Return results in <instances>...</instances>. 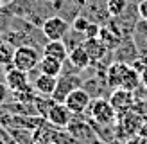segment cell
<instances>
[{
	"label": "cell",
	"mask_w": 147,
	"mask_h": 144,
	"mask_svg": "<svg viewBox=\"0 0 147 144\" xmlns=\"http://www.w3.org/2000/svg\"><path fill=\"white\" fill-rule=\"evenodd\" d=\"M7 96H9V88H7V85L0 81V105L4 103V101L7 99Z\"/></svg>",
	"instance_id": "d4e9b609"
},
{
	"label": "cell",
	"mask_w": 147,
	"mask_h": 144,
	"mask_svg": "<svg viewBox=\"0 0 147 144\" xmlns=\"http://www.w3.org/2000/svg\"><path fill=\"white\" fill-rule=\"evenodd\" d=\"M40 54L38 50L31 45H20L14 49V58H13V67L24 72H31L40 65Z\"/></svg>",
	"instance_id": "7a4b0ae2"
},
{
	"label": "cell",
	"mask_w": 147,
	"mask_h": 144,
	"mask_svg": "<svg viewBox=\"0 0 147 144\" xmlns=\"http://www.w3.org/2000/svg\"><path fill=\"white\" fill-rule=\"evenodd\" d=\"M72 112L67 108L65 103H54L47 113V121L56 128H67L72 122Z\"/></svg>",
	"instance_id": "52a82bcc"
},
{
	"label": "cell",
	"mask_w": 147,
	"mask_h": 144,
	"mask_svg": "<svg viewBox=\"0 0 147 144\" xmlns=\"http://www.w3.org/2000/svg\"><path fill=\"white\" fill-rule=\"evenodd\" d=\"M13 58H14V49L5 41H0V65L2 67H13Z\"/></svg>",
	"instance_id": "d6986e66"
},
{
	"label": "cell",
	"mask_w": 147,
	"mask_h": 144,
	"mask_svg": "<svg viewBox=\"0 0 147 144\" xmlns=\"http://www.w3.org/2000/svg\"><path fill=\"white\" fill-rule=\"evenodd\" d=\"M97 38L100 40V43H102V45H104L108 50H113V49H117V47L120 45L122 34L117 31V29L109 27V25H104V27H100Z\"/></svg>",
	"instance_id": "8fae6325"
},
{
	"label": "cell",
	"mask_w": 147,
	"mask_h": 144,
	"mask_svg": "<svg viewBox=\"0 0 147 144\" xmlns=\"http://www.w3.org/2000/svg\"><path fill=\"white\" fill-rule=\"evenodd\" d=\"M45 2H56V0H45Z\"/></svg>",
	"instance_id": "f1b7e54d"
},
{
	"label": "cell",
	"mask_w": 147,
	"mask_h": 144,
	"mask_svg": "<svg viewBox=\"0 0 147 144\" xmlns=\"http://www.w3.org/2000/svg\"><path fill=\"white\" fill-rule=\"evenodd\" d=\"M49 144H59V142H54V141H52V142H49Z\"/></svg>",
	"instance_id": "83f0119b"
},
{
	"label": "cell",
	"mask_w": 147,
	"mask_h": 144,
	"mask_svg": "<svg viewBox=\"0 0 147 144\" xmlns=\"http://www.w3.org/2000/svg\"><path fill=\"white\" fill-rule=\"evenodd\" d=\"M67 128H68L70 135H72V137H74L76 141H81L83 137H88V135H92V133H90V130H92V128L88 126L86 122H76V121H74V122H70V124H68Z\"/></svg>",
	"instance_id": "ac0fdd59"
},
{
	"label": "cell",
	"mask_w": 147,
	"mask_h": 144,
	"mask_svg": "<svg viewBox=\"0 0 147 144\" xmlns=\"http://www.w3.org/2000/svg\"><path fill=\"white\" fill-rule=\"evenodd\" d=\"M43 54L50 56V58H56V60H59L61 63L65 60H68V50L65 47L63 40H49L45 43V47H43Z\"/></svg>",
	"instance_id": "7c38bea8"
},
{
	"label": "cell",
	"mask_w": 147,
	"mask_h": 144,
	"mask_svg": "<svg viewBox=\"0 0 147 144\" xmlns=\"http://www.w3.org/2000/svg\"><path fill=\"white\" fill-rule=\"evenodd\" d=\"M127 69H129V65L124 63V61H115V63H111L108 67V70H106V85L109 86V88H113V90L115 88H120Z\"/></svg>",
	"instance_id": "ba28073f"
},
{
	"label": "cell",
	"mask_w": 147,
	"mask_h": 144,
	"mask_svg": "<svg viewBox=\"0 0 147 144\" xmlns=\"http://www.w3.org/2000/svg\"><path fill=\"white\" fill-rule=\"evenodd\" d=\"M145 43H147V40H145Z\"/></svg>",
	"instance_id": "1f68e13d"
},
{
	"label": "cell",
	"mask_w": 147,
	"mask_h": 144,
	"mask_svg": "<svg viewBox=\"0 0 147 144\" xmlns=\"http://www.w3.org/2000/svg\"><path fill=\"white\" fill-rule=\"evenodd\" d=\"M68 61L72 63V67L77 69V70H84L92 65L90 56H88V52L81 45H77L76 49H72L68 52Z\"/></svg>",
	"instance_id": "4fadbf2b"
},
{
	"label": "cell",
	"mask_w": 147,
	"mask_h": 144,
	"mask_svg": "<svg viewBox=\"0 0 147 144\" xmlns=\"http://www.w3.org/2000/svg\"><path fill=\"white\" fill-rule=\"evenodd\" d=\"M0 144H4V142H2V141H0Z\"/></svg>",
	"instance_id": "f546056e"
},
{
	"label": "cell",
	"mask_w": 147,
	"mask_h": 144,
	"mask_svg": "<svg viewBox=\"0 0 147 144\" xmlns=\"http://www.w3.org/2000/svg\"><path fill=\"white\" fill-rule=\"evenodd\" d=\"M117 117H120V128L127 135H135V133H138V130L142 128V115L136 113V112L129 110L122 115H117Z\"/></svg>",
	"instance_id": "30bf717a"
},
{
	"label": "cell",
	"mask_w": 147,
	"mask_h": 144,
	"mask_svg": "<svg viewBox=\"0 0 147 144\" xmlns=\"http://www.w3.org/2000/svg\"><path fill=\"white\" fill-rule=\"evenodd\" d=\"M81 86V79L77 76H59L57 77V85H56V90L52 94V99L56 103H63L67 96Z\"/></svg>",
	"instance_id": "8992f818"
},
{
	"label": "cell",
	"mask_w": 147,
	"mask_h": 144,
	"mask_svg": "<svg viewBox=\"0 0 147 144\" xmlns=\"http://www.w3.org/2000/svg\"><path fill=\"white\" fill-rule=\"evenodd\" d=\"M145 121H147V115H145Z\"/></svg>",
	"instance_id": "4dcf8cb0"
},
{
	"label": "cell",
	"mask_w": 147,
	"mask_h": 144,
	"mask_svg": "<svg viewBox=\"0 0 147 144\" xmlns=\"http://www.w3.org/2000/svg\"><path fill=\"white\" fill-rule=\"evenodd\" d=\"M5 85H7V88L13 90V92L25 90L27 86H29V76H27V72L18 70V69H14V67H9V69L5 70Z\"/></svg>",
	"instance_id": "9c48e42d"
},
{
	"label": "cell",
	"mask_w": 147,
	"mask_h": 144,
	"mask_svg": "<svg viewBox=\"0 0 147 144\" xmlns=\"http://www.w3.org/2000/svg\"><path fill=\"white\" fill-rule=\"evenodd\" d=\"M109 105L113 106V110L117 112V115H122L129 110L135 108V96L133 92L124 90V88H115L109 96Z\"/></svg>",
	"instance_id": "277c9868"
},
{
	"label": "cell",
	"mask_w": 147,
	"mask_h": 144,
	"mask_svg": "<svg viewBox=\"0 0 147 144\" xmlns=\"http://www.w3.org/2000/svg\"><path fill=\"white\" fill-rule=\"evenodd\" d=\"M81 47H83L86 52H88V56H90L92 63H93V61H99L100 58L106 54V50H108V49L100 43L99 38H86L83 43H81Z\"/></svg>",
	"instance_id": "9a60e30c"
},
{
	"label": "cell",
	"mask_w": 147,
	"mask_h": 144,
	"mask_svg": "<svg viewBox=\"0 0 147 144\" xmlns=\"http://www.w3.org/2000/svg\"><path fill=\"white\" fill-rule=\"evenodd\" d=\"M88 22L86 18H83V16H77L76 20H74V24H72V27H74V31L76 33H84L86 31V27H88Z\"/></svg>",
	"instance_id": "7402d4cb"
},
{
	"label": "cell",
	"mask_w": 147,
	"mask_h": 144,
	"mask_svg": "<svg viewBox=\"0 0 147 144\" xmlns=\"http://www.w3.org/2000/svg\"><path fill=\"white\" fill-rule=\"evenodd\" d=\"M99 31H100V25H97V24H88L86 31H84V36H86V38H97Z\"/></svg>",
	"instance_id": "603a6c76"
},
{
	"label": "cell",
	"mask_w": 147,
	"mask_h": 144,
	"mask_svg": "<svg viewBox=\"0 0 147 144\" xmlns=\"http://www.w3.org/2000/svg\"><path fill=\"white\" fill-rule=\"evenodd\" d=\"M40 70L41 74L45 76H52V77H59L61 76V70H63V63L59 60H56V58H50V56H45L40 60Z\"/></svg>",
	"instance_id": "2e32d148"
},
{
	"label": "cell",
	"mask_w": 147,
	"mask_h": 144,
	"mask_svg": "<svg viewBox=\"0 0 147 144\" xmlns=\"http://www.w3.org/2000/svg\"><path fill=\"white\" fill-rule=\"evenodd\" d=\"M140 85L147 88V67H145V69L140 72Z\"/></svg>",
	"instance_id": "484cf974"
},
{
	"label": "cell",
	"mask_w": 147,
	"mask_h": 144,
	"mask_svg": "<svg viewBox=\"0 0 147 144\" xmlns=\"http://www.w3.org/2000/svg\"><path fill=\"white\" fill-rule=\"evenodd\" d=\"M34 101H36V108H38L40 115H43V117H47L49 110H50V108H52V105L56 103L52 97H50V99H34Z\"/></svg>",
	"instance_id": "44dd1931"
},
{
	"label": "cell",
	"mask_w": 147,
	"mask_h": 144,
	"mask_svg": "<svg viewBox=\"0 0 147 144\" xmlns=\"http://www.w3.org/2000/svg\"><path fill=\"white\" fill-rule=\"evenodd\" d=\"M88 112H90V117L100 126H113L117 122V112L109 105V101L104 97L92 99L90 106H88Z\"/></svg>",
	"instance_id": "6da1fadb"
},
{
	"label": "cell",
	"mask_w": 147,
	"mask_h": 144,
	"mask_svg": "<svg viewBox=\"0 0 147 144\" xmlns=\"http://www.w3.org/2000/svg\"><path fill=\"white\" fill-rule=\"evenodd\" d=\"M138 85H140V72H138L135 67H131L126 72V76H124V81H122V86L120 88L124 90H129V92H135L138 88Z\"/></svg>",
	"instance_id": "e0dca14e"
},
{
	"label": "cell",
	"mask_w": 147,
	"mask_h": 144,
	"mask_svg": "<svg viewBox=\"0 0 147 144\" xmlns=\"http://www.w3.org/2000/svg\"><path fill=\"white\" fill-rule=\"evenodd\" d=\"M138 14L142 16V20L147 22V0H140V4H138Z\"/></svg>",
	"instance_id": "cb8c5ba5"
},
{
	"label": "cell",
	"mask_w": 147,
	"mask_h": 144,
	"mask_svg": "<svg viewBox=\"0 0 147 144\" xmlns=\"http://www.w3.org/2000/svg\"><path fill=\"white\" fill-rule=\"evenodd\" d=\"M56 85H57V77L40 74L34 81V90L40 92L41 96H45V97H52V94L56 90Z\"/></svg>",
	"instance_id": "5bb4252c"
},
{
	"label": "cell",
	"mask_w": 147,
	"mask_h": 144,
	"mask_svg": "<svg viewBox=\"0 0 147 144\" xmlns=\"http://www.w3.org/2000/svg\"><path fill=\"white\" fill-rule=\"evenodd\" d=\"M68 29H70L68 22L63 20L61 16H50L41 25V31L47 40H63L65 34L68 33Z\"/></svg>",
	"instance_id": "5b68a950"
},
{
	"label": "cell",
	"mask_w": 147,
	"mask_h": 144,
	"mask_svg": "<svg viewBox=\"0 0 147 144\" xmlns=\"http://www.w3.org/2000/svg\"><path fill=\"white\" fill-rule=\"evenodd\" d=\"M2 9H4V2L0 0V14H2Z\"/></svg>",
	"instance_id": "4316f807"
},
{
	"label": "cell",
	"mask_w": 147,
	"mask_h": 144,
	"mask_svg": "<svg viewBox=\"0 0 147 144\" xmlns=\"http://www.w3.org/2000/svg\"><path fill=\"white\" fill-rule=\"evenodd\" d=\"M63 103L67 105V108L74 115H81V113H84L88 110V106H90V103H92V97H90V94H88V90H84V88L79 86V88L72 90L68 94Z\"/></svg>",
	"instance_id": "3957f363"
},
{
	"label": "cell",
	"mask_w": 147,
	"mask_h": 144,
	"mask_svg": "<svg viewBox=\"0 0 147 144\" xmlns=\"http://www.w3.org/2000/svg\"><path fill=\"white\" fill-rule=\"evenodd\" d=\"M106 9H108V13L111 14L113 18H117V16H120V14L127 9V0H108Z\"/></svg>",
	"instance_id": "ffe728a7"
}]
</instances>
